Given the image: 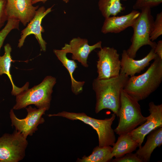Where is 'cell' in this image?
Here are the masks:
<instances>
[{
  "label": "cell",
  "instance_id": "52a82bcc",
  "mask_svg": "<svg viewBox=\"0 0 162 162\" xmlns=\"http://www.w3.org/2000/svg\"><path fill=\"white\" fill-rule=\"evenodd\" d=\"M28 144L27 138L15 130L0 137V162H18L22 160Z\"/></svg>",
  "mask_w": 162,
  "mask_h": 162
},
{
  "label": "cell",
  "instance_id": "7402d4cb",
  "mask_svg": "<svg viewBox=\"0 0 162 162\" xmlns=\"http://www.w3.org/2000/svg\"><path fill=\"white\" fill-rule=\"evenodd\" d=\"M162 34V12L158 13L154 21L150 35V40L153 41Z\"/></svg>",
  "mask_w": 162,
  "mask_h": 162
},
{
  "label": "cell",
  "instance_id": "d4e9b609",
  "mask_svg": "<svg viewBox=\"0 0 162 162\" xmlns=\"http://www.w3.org/2000/svg\"><path fill=\"white\" fill-rule=\"evenodd\" d=\"M6 3V0H0V32L1 28L8 19L5 10Z\"/></svg>",
  "mask_w": 162,
  "mask_h": 162
},
{
  "label": "cell",
  "instance_id": "8fae6325",
  "mask_svg": "<svg viewBox=\"0 0 162 162\" xmlns=\"http://www.w3.org/2000/svg\"><path fill=\"white\" fill-rule=\"evenodd\" d=\"M52 8L51 7L46 9L44 7L41 6L38 9L33 19L28 24L26 28L21 31V35L18 45V47H21L26 38L32 34L38 41L41 50L44 52L46 51L47 43L42 36V33L44 32V30L41 24L44 18L51 11Z\"/></svg>",
  "mask_w": 162,
  "mask_h": 162
},
{
  "label": "cell",
  "instance_id": "ac0fdd59",
  "mask_svg": "<svg viewBox=\"0 0 162 162\" xmlns=\"http://www.w3.org/2000/svg\"><path fill=\"white\" fill-rule=\"evenodd\" d=\"M4 53L2 56H0V75L6 74L9 78L12 85V89L11 94L12 95L16 96L28 88L29 83L27 82L21 88L15 86L13 82L10 73L11 63L13 62L11 56L12 48L9 44H7L4 46Z\"/></svg>",
  "mask_w": 162,
  "mask_h": 162
},
{
  "label": "cell",
  "instance_id": "603a6c76",
  "mask_svg": "<svg viewBox=\"0 0 162 162\" xmlns=\"http://www.w3.org/2000/svg\"><path fill=\"white\" fill-rule=\"evenodd\" d=\"M162 2V0H136L133 6L134 10H142L146 8H152Z\"/></svg>",
  "mask_w": 162,
  "mask_h": 162
},
{
  "label": "cell",
  "instance_id": "6da1fadb",
  "mask_svg": "<svg viewBox=\"0 0 162 162\" xmlns=\"http://www.w3.org/2000/svg\"><path fill=\"white\" fill-rule=\"evenodd\" d=\"M129 78L120 73L118 76L109 79L94 80L92 88L96 95V113L108 109L118 117L121 92Z\"/></svg>",
  "mask_w": 162,
  "mask_h": 162
},
{
  "label": "cell",
  "instance_id": "d6986e66",
  "mask_svg": "<svg viewBox=\"0 0 162 162\" xmlns=\"http://www.w3.org/2000/svg\"><path fill=\"white\" fill-rule=\"evenodd\" d=\"M139 145L136 141L127 133L119 136L112 147V157L117 158L135 151Z\"/></svg>",
  "mask_w": 162,
  "mask_h": 162
},
{
  "label": "cell",
  "instance_id": "ffe728a7",
  "mask_svg": "<svg viewBox=\"0 0 162 162\" xmlns=\"http://www.w3.org/2000/svg\"><path fill=\"white\" fill-rule=\"evenodd\" d=\"M112 147L110 146L95 147L92 153L87 156H84L81 159L78 158L77 162H107L113 157L111 154Z\"/></svg>",
  "mask_w": 162,
  "mask_h": 162
},
{
  "label": "cell",
  "instance_id": "277c9868",
  "mask_svg": "<svg viewBox=\"0 0 162 162\" xmlns=\"http://www.w3.org/2000/svg\"><path fill=\"white\" fill-rule=\"evenodd\" d=\"M118 117V124L114 130L119 136L130 132L146 119V117L142 114L138 101L123 89L121 93Z\"/></svg>",
  "mask_w": 162,
  "mask_h": 162
},
{
  "label": "cell",
  "instance_id": "7a4b0ae2",
  "mask_svg": "<svg viewBox=\"0 0 162 162\" xmlns=\"http://www.w3.org/2000/svg\"><path fill=\"white\" fill-rule=\"evenodd\" d=\"M147 70L138 76L129 78L123 90L138 101L148 97L162 81V59L158 56Z\"/></svg>",
  "mask_w": 162,
  "mask_h": 162
},
{
  "label": "cell",
  "instance_id": "4fadbf2b",
  "mask_svg": "<svg viewBox=\"0 0 162 162\" xmlns=\"http://www.w3.org/2000/svg\"><path fill=\"white\" fill-rule=\"evenodd\" d=\"M102 48V42L99 41L95 44L90 45L86 39L79 37L73 38L69 44H66L62 49L68 53L72 54V58L76 60L84 67L87 68V59L91 52L97 48Z\"/></svg>",
  "mask_w": 162,
  "mask_h": 162
},
{
  "label": "cell",
  "instance_id": "9a60e30c",
  "mask_svg": "<svg viewBox=\"0 0 162 162\" xmlns=\"http://www.w3.org/2000/svg\"><path fill=\"white\" fill-rule=\"evenodd\" d=\"M140 14V12L134 10L125 15L105 18L101 32L104 34L119 33L129 27H132Z\"/></svg>",
  "mask_w": 162,
  "mask_h": 162
},
{
  "label": "cell",
  "instance_id": "30bf717a",
  "mask_svg": "<svg viewBox=\"0 0 162 162\" xmlns=\"http://www.w3.org/2000/svg\"><path fill=\"white\" fill-rule=\"evenodd\" d=\"M148 106L150 115L146 117V121L129 133L138 142L139 148L142 146L147 134L155 129L162 127V104L156 105L151 102Z\"/></svg>",
  "mask_w": 162,
  "mask_h": 162
},
{
  "label": "cell",
  "instance_id": "3957f363",
  "mask_svg": "<svg viewBox=\"0 0 162 162\" xmlns=\"http://www.w3.org/2000/svg\"><path fill=\"white\" fill-rule=\"evenodd\" d=\"M56 82L55 77L46 76L39 84L16 96V104L13 109L19 110L33 104L38 108H45L48 110L50 107L53 88Z\"/></svg>",
  "mask_w": 162,
  "mask_h": 162
},
{
  "label": "cell",
  "instance_id": "cb8c5ba5",
  "mask_svg": "<svg viewBox=\"0 0 162 162\" xmlns=\"http://www.w3.org/2000/svg\"><path fill=\"white\" fill-rule=\"evenodd\" d=\"M112 162H143L135 153L127 154L120 157L112 160Z\"/></svg>",
  "mask_w": 162,
  "mask_h": 162
},
{
  "label": "cell",
  "instance_id": "44dd1931",
  "mask_svg": "<svg viewBox=\"0 0 162 162\" xmlns=\"http://www.w3.org/2000/svg\"><path fill=\"white\" fill-rule=\"evenodd\" d=\"M121 0H99L98 7L103 16L105 19L111 15L116 16L124 10L125 8Z\"/></svg>",
  "mask_w": 162,
  "mask_h": 162
},
{
  "label": "cell",
  "instance_id": "7c38bea8",
  "mask_svg": "<svg viewBox=\"0 0 162 162\" xmlns=\"http://www.w3.org/2000/svg\"><path fill=\"white\" fill-rule=\"evenodd\" d=\"M32 0H6L5 10L8 18L19 20L26 26L33 19L38 6H34Z\"/></svg>",
  "mask_w": 162,
  "mask_h": 162
},
{
  "label": "cell",
  "instance_id": "4316f807",
  "mask_svg": "<svg viewBox=\"0 0 162 162\" xmlns=\"http://www.w3.org/2000/svg\"><path fill=\"white\" fill-rule=\"evenodd\" d=\"M47 0H32V4H36L39 2H42L44 3ZM62 0L66 3H67L69 1V0Z\"/></svg>",
  "mask_w": 162,
  "mask_h": 162
},
{
  "label": "cell",
  "instance_id": "8992f818",
  "mask_svg": "<svg viewBox=\"0 0 162 162\" xmlns=\"http://www.w3.org/2000/svg\"><path fill=\"white\" fill-rule=\"evenodd\" d=\"M141 10L132 26L134 33L131 39V44L126 50L128 56L133 58L136 57L138 51L142 46L148 45L154 49L156 45V43L150 38L154 21L151 8H146Z\"/></svg>",
  "mask_w": 162,
  "mask_h": 162
},
{
  "label": "cell",
  "instance_id": "5b68a950",
  "mask_svg": "<svg viewBox=\"0 0 162 162\" xmlns=\"http://www.w3.org/2000/svg\"><path fill=\"white\" fill-rule=\"evenodd\" d=\"M49 117L59 116L70 120H79L91 126L98 135L99 146H113L115 142L116 138L112 125L115 119L116 115L112 114L110 118L98 119L88 116L84 112L76 113L63 111L57 114H50Z\"/></svg>",
  "mask_w": 162,
  "mask_h": 162
},
{
  "label": "cell",
  "instance_id": "ba28073f",
  "mask_svg": "<svg viewBox=\"0 0 162 162\" xmlns=\"http://www.w3.org/2000/svg\"><path fill=\"white\" fill-rule=\"evenodd\" d=\"M97 55V78L108 79L119 75L121 61L116 49L113 47H102L98 52Z\"/></svg>",
  "mask_w": 162,
  "mask_h": 162
},
{
  "label": "cell",
  "instance_id": "5bb4252c",
  "mask_svg": "<svg viewBox=\"0 0 162 162\" xmlns=\"http://www.w3.org/2000/svg\"><path fill=\"white\" fill-rule=\"evenodd\" d=\"M157 56L154 52V49L152 48L145 57L141 59L136 60L130 57L126 50H124L122 53L120 73L125 74L128 76H134L144 70Z\"/></svg>",
  "mask_w": 162,
  "mask_h": 162
},
{
  "label": "cell",
  "instance_id": "484cf974",
  "mask_svg": "<svg viewBox=\"0 0 162 162\" xmlns=\"http://www.w3.org/2000/svg\"><path fill=\"white\" fill-rule=\"evenodd\" d=\"M154 52L161 59H162V40H159L156 43L154 49Z\"/></svg>",
  "mask_w": 162,
  "mask_h": 162
},
{
  "label": "cell",
  "instance_id": "2e32d148",
  "mask_svg": "<svg viewBox=\"0 0 162 162\" xmlns=\"http://www.w3.org/2000/svg\"><path fill=\"white\" fill-rule=\"evenodd\" d=\"M150 133L145 145L139 148L135 153L143 162H149L154 149L162 144V127L158 128Z\"/></svg>",
  "mask_w": 162,
  "mask_h": 162
},
{
  "label": "cell",
  "instance_id": "9c48e42d",
  "mask_svg": "<svg viewBox=\"0 0 162 162\" xmlns=\"http://www.w3.org/2000/svg\"><path fill=\"white\" fill-rule=\"evenodd\" d=\"M27 114L23 119L18 118L15 115L13 109L9 112L11 126L14 127L15 130L27 138L28 136H32L38 130V125L43 123L45 120L42 117L46 110V109L33 108L29 106L26 108Z\"/></svg>",
  "mask_w": 162,
  "mask_h": 162
},
{
  "label": "cell",
  "instance_id": "e0dca14e",
  "mask_svg": "<svg viewBox=\"0 0 162 162\" xmlns=\"http://www.w3.org/2000/svg\"><path fill=\"white\" fill-rule=\"evenodd\" d=\"M53 52L69 73L71 79L72 92L76 95L80 94L83 91L85 82L77 81L74 77L73 73L78 67L76 63L74 60L68 58L66 56L67 53L62 49H54Z\"/></svg>",
  "mask_w": 162,
  "mask_h": 162
}]
</instances>
